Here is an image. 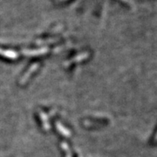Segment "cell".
Segmentation results:
<instances>
[{"mask_svg":"<svg viewBox=\"0 0 157 157\" xmlns=\"http://www.w3.org/2000/svg\"><path fill=\"white\" fill-rule=\"evenodd\" d=\"M37 66H38V65H35V66H31V68H30V70H29V72H28V74H26V75L24 76L23 78H22V82H21V83H23L24 82H26V79H27V78H29V77H30V74H31V72L32 71L34 72V70H37Z\"/></svg>","mask_w":157,"mask_h":157,"instance_id":"cell-1","label":"cell"},{"mask_svg":"<svg viewBox=\"0 0 157 157\" xmlns=\"http://www.w3.org/2000/svg\"><path fill=\"white\" fill-rule=\"evenodd\" d=\"M62 147H63L64 149L66 148V151H67V157H71V156H70V152H69V147H68L67 144H66V143H63L62 144Z\"/></svg>","mask_w":157,"mask_h":157,"instance_id":"cell-2","label":"cell"}]
</instances>
